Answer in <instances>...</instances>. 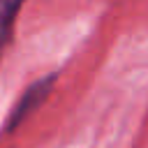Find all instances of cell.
<instances>
[{
	"label": "cell",
	"instance_id": "6da1fadb",
	"mask_svg": "<svg viewBox=\"0 0 148 148\" xmlns=\"http://www.w3.org/2000/svg\"><path fill=\"white\" fill-rule=\"evenodd\" d=\"M56 81H58V74L56 72H49V74H44V76H39L37 81H32L23 92H21V97H18V102L12 106V111H9V118H7V123H5V132H16L46 99H49V95L53 92V86H56Z\"/></svg>",
	"mask_w": 148,
	"mask_h": 148
},
{
	"label": "cell",
	"instance_id": "7a4b0ae2",
	"mask_svg": "<svg viewBox=\"0 0 148 148\" xmlns=\"http://www.w3.org/2000/svg\"><path fill=\"white\" fill-rule=\"evenodd\" d=\"M25 0H0V58L7 49V44L12 42L14 35V25L18 18V12L23 9Z\"/></svg>",
	"mask_w": 148,
	"mask_h": 148
}]
</instances>
